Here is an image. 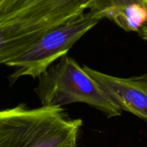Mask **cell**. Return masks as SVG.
Wrapping results in <instances>:
<instances>
[{
  "label": "cell",
  "mask_w": 147,
  "mask_h": 147,
  "mask_svg": "<svg viewBox=\"0 0 147 147\" xmlns=\"http://www.w3.org/2000/svg\"><path fill=\"white\" fill-rule=\"evenodd\" d=\"M82 125L62 107L20 105L0 111V147H64L77 143Z\"/></svg>",
  "instance_id": "6da1fadb"
},
{
  "label": "cell",
  "mask_w": 147,
  "mask_h": 147,
  "mask_svg": "<svg viewBox=\"0 0 147 147\" xmlns=\"http://www.w3.org/2000/svg\"><path fill=\"white\" fill-rule=\"evenodd\" d=\"M96 0H1L0 25L21 24L47 33L91 11Z\"/></svg>",
  "instance_id": "277c9868"
},
{
  "label": "cell",
  "mask_w": 147,
  "mask_h": 147,
  "mask_svg": "<svg viewBox=\"0 0 147 147\" xmlns=\"http://www.w3.org/2000/svg\"><path fill=\"white\" fill-rule=\"evenodd\" d=\"M144 4L146 5V8H147V0H144ZM138 35L140 36L141 38L147 41V20L144 23V24L142 26V28L138 31Z\"/></svg>",
  "instance_id": "ba28073f"
},
{
  "label": "cell",
  "mask_w": 147,
  "mask_h": 147,
  "mask_svg": "<svg viewBox=\"0 0 147 147\" xmlns=\"http://www.w3.org/2000/svg\"><path fill=\"white\" fill-rule=\"evenodd\" d=\"M44 34L21 24L0 25V64H7L23 55Z\"/></svg>",
  "instance_id": "8992f818"
},
{
  "label": "cell",
  "mask_w": 147,
  "mask_h": 147,
  "mask_svg": "<svg viewBox=\"0 0 147 147\" xmlns=\"http://www.w3.org/2000/svg\"><path fill=\"white\" fill-rule=\"evenodd\" d=\"M64 147H79V146L77 145V143H73V144H69Z\"/></svg>",
  "instance_id": "9c48e42d"
},
{
  "label": "cell",
  "mask_w": 147,
  "mask_h": 147,
  "mask_svg": "<svg viewBox=\"0 0 147 147\" xmlns=\"http://www.w3.org/2000/svg\"><path fill=\"white\" fill-rule=\"evenodd\" d=\"M36 93L42 107H59L74 103L90 106L107 118L121 115L97 82L75 59L68 55L49 67L38 77Z\"/></svg>",
  "instance_id": "7a4b0ae2"
},
{
  "label": "cell",
  "mask_w": 147,
  "mask_h": 147,
  "mask_svg": "<svg viewBox=\"0 0 147 147\" xmlns=\"http://www.w3.org/2000/svg\"><path fill=\"white\" fill-rule=\"evenodd\" d=\"M83 68L121 111L147 121V75L118 77L88 66Z\"/></svg>",
  "instance_id": "5b68a950"
},
{
  "label": "cell",
  "mask_w": 147,
  "mask_h": 147,
  "mask_svg": "<svg viewBox=\"0 0 147 147\" xmlns=\"http://www.w3.org/2000/svg\"><path fill=\"white\" fill-rule=\"evenodd\" d=\"M0 1H1V0H0Z\"/></svg>",
  "instance_id": "30bf717a"
},
{
  "label": "cell",
  "mask_w": 147,
  "mask_h": 147,
  "mask_svg": "<svg viewBox=\"0 0 147 147\" xmlns=\"http://www.w3.org/2000/svg\"><path fill=\"white\" fill-rule=\"evenodd\" d=\"M134 5H140L146 8L144 0H96L91 11H100L103 13L105 18L111 20L113 16L121 11Z\"/></svg>",
  "instance_id": "52a82bcc"
},
{
  "label": "cell",
  "mask_w": 147,
  "mask_h": 147,
  "mask_svg": "<svg viewBox=\"0 0 147 147\" xmlns=\"http://www.w3.org/2000/svg\"><path fill=\"white\" fill-rule=\"evenodd\" d=\"M103 18V13L89 11L48 31L26 52L6 64L16 68L11 82L22 76L39 77Z\"/></svg>",
  "instance_id": "3957f363"
}]
</instances>
